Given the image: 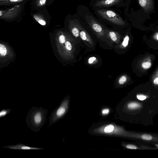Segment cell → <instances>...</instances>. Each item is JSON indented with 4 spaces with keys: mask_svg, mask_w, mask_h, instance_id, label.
<instances>
[{
    "mask_svg": "<svg viewBox=\"0 0 158 158\" xmlns=\"http://www.w3.org/2000/svg\"><path fill=\"white\" fill-rule=\"evenodd\" d=\"M5 147L13 149H20L25 150H39L41 149L39 148L31 147L20 144L15 145L7 146Z\"/></svg>",
    "mask_w": 158,
    "mask_h": 158,
    "instance_id": "obj_11",
    "label": "cell"
},
{
    "mask_svg": "<svg viewBox=\"0 0 158 158\" xmlns=\"http://www.w3.org/2000/svg\"><path fill=\"white\" fill-rule=\"evenodd\" d=\"M88 19V24L95 35L100 46L105 49H113L112 45L107 36L105 28L95 20L89 18Z\"/></svg>",
    "mask_w": 158,
    "mask_h": 158,
    "instance_id": "obj_1",
    "label": "cell"
},
{
    "mask_svg": "<svg viewBox=\"0 0 158 158\" xmlns=\"http://www.w3.org/2000/svg\"><path fill=\"white\" fill-rule=\"evenodd\" d=\"M140 6L146 11H149L153 7V0H138Z\"/></svg>",
    "mask_w": 158,
    "mask_h": 158,
    "instance_id": "obj_10",
    "label": "cell"
},
{
    "mask_svg": "<svg viewBox=\"0 0 158 158\" xmlns=\"http://www.w3.org/2000/svg\"><path fill=\"white\" fill-rule=\"evenodd\" d=\"M7 50L5 46L2 44H0V53L1 55L5 56Z\"/></svg>",
    "mask_w": 158,
    "mask_h": 158,
    "instance_id": "obj_18",
    "label": "cell"
},
{
    "mask_svg": "<svg viewBox=\"0 0 158 158\" xmlns=\"http://www.w3.org/2000/svg\"><path fill=\"white\" fill-rule=\"evenodd\" d=\"M136 98L139 100L143 101L146 99L148 96L143 94H138L136 95Z\"/></svg>",
    "mask_w": 158,
    "mask_h": 158,
    "instance_id": "obj_23",
    "label": "cell"
},
{
    "mask_svg": "<svg viewBox=\"0 0 158 158\" xmlns=\"http://www.w3.org/2000/svg\"><path fill=\"white\" fill-rule=\"evenodd\" d=\"M98 58L95 56L90 57L87 59V63L90 65L95 64L98 62Z\"/></svg>",
    "mask_w": 158,
    "mask_h": 158,
    "instance_id": "obj_17",
    "label": "cell"
},
{
    "mask_svg": "<svg viewBox=\"0 0 158 158\" xmlns=\"http://www.w3.org/2000/svg\"><path fill=\"white\" fill-rule=\"evenodd\" d=\"M59 41L60 43L63 44L65 42L66 38L63 35H60L59 37Z\"/></svg>",
    "mask_w": 158,
    "mask_h": 158,
    "instance_id": "obj_24",
    "label": "cell"
},
{
    "mask_svg": "<svg viewBox=\"0 0 158 158\" xmlns=\"http://www.w3.org/2000/svg\"><path fill=\"white\" fill-rule=\"evenodd\" d=\"M69 26L70 31L74 39L81 46L80 37V31L81 25L74 20H70L69 22Z\"/></svg>",
    "mask_w": 158,
    "mask_h": 158,
    "instance_id": "obj_8",
    "label": "cell"
},
{
    "mask_svg": "<svg viewBox=\"0 0 158 158\" xmlns=\"http://www.w3.org/2000/svg\"><path fill=\"white\" fill-rule=\"evenodd\" d=\"M21 5L14 6L11 8L1 10L0 18L4 20L13 19L19 15L21 9Z\"/></svg>",
    "mask_w": 158,
    "mask_h": 158,
    "instance_id": "obj_4",
    "label": "cell"
},
{
    "mask_svg": "<svg viewBox=\"0 0 158 158\" xmlns=\"http://www.w3.org/2000/svg\"><path fill=\"white\" fill-rule=\"evenodd\" d=\"M105 29L107 36L113 47L119 44L123 38L121 34L117 31L106 28Z\"/></svg>",
    "mask_w": 158,
    "mask_h": 158,
    "instance_id": "obj_6",
    "label": "cell"
},
{
    "mask_svg": "<svg viewBox=\"0 0 158 158\" xmlns=\"http://www.w3.org/2000/svg\"><path fill=\"white\" fill-rule=\"evenodd\" d=\"M142 67L144 69H148L151 66V63L149 61H144L142 64Z\"/></svg>",
    "mask_w": 158,
    "mask_h": 158,
    "instance_id": "obj_21",
    "label": "cell"
},
{
    "mask_svg": "<svg viewBox=\"0 0 158 158\" xmlns=\"http://www.w3.org/2000/svg\"><path fill=\"white\" fill-rule=\"evenodd\" d=\"M66 48L69 51H72L73 49V45L69 41H66L65 43Z\"/></svg>",
    "mask_w": 158,
    "mask_h": 158,
    "instance_id": "obj_19",
    "label": "cell"
},
{
    "mask_svg": "<svg viewBox=\"0 0 158 158\" xmlns=\"http://www.w3.org/2000/svg\"><path fill=\"white\" fill-rule=\"evenodd\" d=\"M67 104L66 101L63 102L60 106L54 111L51 116V120H50V121L52 122L51 123H53L57 121L64 115L67 109Z\"/></svg>",
    "mask_w": 158,
    "mask_h": 158,
    "instance_id": "obj_7",
    "label": "cell"
},
{
    "mask_svg": "<svg viewBox=\"0 0 158 158\" xmlns=\"http://www.w3.org/2000/svg\"><path fill=\"white\" fill-rule=\"evenodd\" d=\"M127 81V76L125 75H122L118 78L117 83L119 85H123Z\"/></svg>",
    "mask_w": 158,
    "mask_h": 158,
    "instance_id": "obj_16",
    "label": "cell"
},
{
    "mask_svg": "<svg viewBox=\"0 0 158 158\" xmlns=\"http://www.w3.org/2000/svg\"><path fill=\"white\" fill-rule=\"evenodd\" d=\"M47 0H36V4L38 7H41L45 5Z\"/></svg>",
    "mask_w": 158,
    "mask_h": 158,
    "instance_id": "obj_20",
    "label": "cell"
},
{
    "mask_svg": "<svg viewBox=\"0 0 158 158\" xmlns=\"http://www.w3.org/2000/svg\"><path fill=\"white\" fill-rule=\"evenodd\" d=\"M141 138L144 140H150L152 139L153 137L152 136L149 134H144L141 135Z\"/></svg>",
    "mask_w": 158,
    "mask_h": 158,
    "instance_id": "obj_22",
    "label": "cell"
},
{
    "mask_svg": "<svg viewBox=\"0 0 158 158\" xmlns=\"http://www.w3.org/2000/svg\"><path fill=\"white\" fill-rule=\"evenodd\" d=\"M110 111V110L109 108H104L102 111V114L103 115H106L109 113Z\"/></svg>",
    "mask_w": 158,
    "mask_h": 158,
    "instance_id": "obj_25",
    "label": "cell"
},
{
    "mask_svg": "<svg viewBox=\"0 0 158 158\" xmlns=\"http://www.w3.org/2000/svg\"><path fill=\"white\" fill-rule=\"evenodd\" d=\"M23 0H0V6H6L17 4Z\"/></svg>",
    "mask_w": 158,
    "mask_h": 158,
    "instance_id": "obj_12",
    "label": "cell"
},
{
    "mask_svg": "<svg viewBox=\"0 0 158 158\" xmlns=\"http://www.w3.org/2000/svg\"><path fill=\"white\" fill-rule=\"evenodd\" d=\"M126 148L129 149H136L137 148V147L135 145L133 144H129L126 146Z\"/></svg>",
    "mask_w": 158,
    "mask_h": 158,
    "instance_id": "obj_26",
    "label": "cell"
},
{
    "mask_svg": "<svg viewBox=\"0 0 158 158\" xmlns=\"http://www.w3.org/2000/svg\"><path fill=\"white\" fill-rule=\"evenodd\" d=\"M156 39L157 40H158V33L156 34Z\"/></svg>",
    "mask_w": 158,
    "mask_h": 158,
    "instance_id": "obj_29",
    "label": "cell"
},
{
    "mask_svg": "<svg viewBox=\"0 0 158 158\" xmlns=\"http://www.w3.org/2000/svg\"><path fill=\"white\" fill-rule=\"evenodd\" d=\"M97 12L102 18L114 24L119 26H123L125 24L122 18L113 10L102 9L97 10Z\"/></svg>",
    "mask_w": 158,
    "mask_h": 158,
    "instance_id": "obj_3",
    "label": "cell"
},
{
    "mask_svg": "<svg viewBox=\"0 0 158 158\" xmlns=\"http://www.w3.org/2000/svg\"><path fill=\"white\" fill-rule=\"evenodd\" d=\"M30 115V121L33 126H41L45 118L44 111L42 109H35Z\"/></svg>",
    "mask_w": 158,
    "mask_h": 158,
    "instance_id": "obj_5",
    "label": "cell"
},
{
    "mask_svg": "<svg viewBox=\"0 0 158 158\" xmlns=\"http://www.w3.org/2000/svg\"><path fill=\"white\" fill-rule=\"evenodd\" d=\"M33 16L35 20L41 25L44 26L46 24V20L42 15L39 14H35Z\"/></svg>",
    "mask_w": 158,
    "mask_h": 158,
    "instance_id": "obj_13",
    "label": "cell"
},
{
    "mask_svg": "<svg viewBox=\"0 0 158 158\" xmlns=\"http://www.w3.org/2000/svg\"><path fill=\"white\" fill-rule=\"evenodd\" d=\"M127 107L129 110H133L140 108L141 105L137 102H131L127 104Z\"/></svg>",
    "mask_w": 158,
    "mask_h": 158,
    "instance_id": "obj_14",
    "label": "cell"
},
{
    "mask_svg": "<svg viewBox=\"0 0 158 158\" xmlns=\"http://www.w3.org/2000/svg\"><path fill=\"white\" fill-rule=\"evenodd\" d=\"M115 127L112 124H109L106 126L103 129V131L106 133H111L115 131Z\"/></svg>",
    "mask_w": 158,
    "mask_h": 158,
    "instance_id": "obj_15",
    "label": "cell"
},
{
    "mask_svg": "<svg viewBox=\"0 0 158 158\" xmlns=\"http://www.w3.org/2000/svg\"><path fill=\"white\" fill-rule=\"evenodd\" d=\"M8 111L6 110H2L0 113V117H2L5 116Z\"/></svg>",
    "mask_w": 158,
    "mask_h": 158,
    "instance_id": "obj_27",
    "label": "cell"
},
{
    "mask_svg": "<svg viewBox=\"0 0 158 158\" xmlns=\"http://www.w3.org/2000/svg\"><path fill=\"white\" fill-rule=\"evenodd\" d=\"M153 82L154 84L158 85V75L154 79Z\"/></svg>",
    "mask_w": 158,
    "mask_h": 158,
    "instance_id": "obj_28",
    "label": "cell"
},
{
    "mask_svg": "<svg viewBox=\"0 0 158 158\" xmlns=\"http://www.w3.org/2000/svg\"><path fill=\"white\" fill-rule=\"evenodd\" d=\"M121 0H98L95 3L97 7H108L118 4Z\"/></svg>",
    "mask_w": 158,
    "mask_h": 158,
    "instance_id": "obj_9",
    "label": "cell"
},
{
    "mask_svg": "<svg viewBox=\"0 0 158 158\" xmlns=\"http://www.w3.org/2000/svg\"><path fill=\"white\" fill-rule=\"evenodd\" d=\"M80 37L82 47L87 51H94L95 49L96 40L93 38L88 32L81 25L80 31Z\"/></svg>",
    "mask_w": 158,
    "mask_h": 158,
    "instance_id": "obj_2",
    "label": "cell"
}]
</instances>
